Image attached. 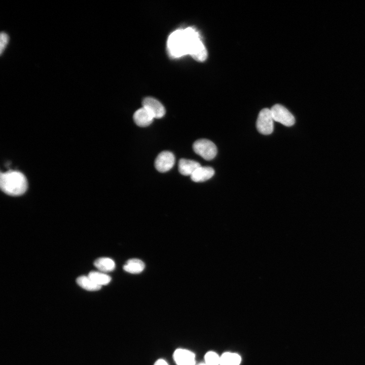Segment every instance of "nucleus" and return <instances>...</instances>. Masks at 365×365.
I'll use <instances>...</instances> for the list:
<instances>
[{
  "instance_id": "1",
  "label": "nucleus",
  "mask_w": 365,
  "mask_h": 365,
  "mask_svg": "<svg viewBox=\"0 0 365 365\" xmlns=\"http://www.w3.org/2000/svg\"><path fill=\"white\" fill-rule=\"evenodd\" d=\"M1 190L11 196H19L24 194L27 189V181L23 173L17 171L1 173L0 176Z\"/></svg>"
},
{
  "instance_id": "15",
  "label": "nucleus",
  "mask_w": 365,
  "mask_h": 365,
  "mask_svg": "<svg viewBox=\"0 0 365 365\" xmlns=\"http://www.w3.org/2000/svg\"><path fill=\"white\" fill-rule=\"evenodd\" d=\"M77 283L83 288L89 291L99 290L101 286L95 283L88 276H81L77 279Z\"/></svg>"
},
{
  "instance_id": "5",
  "label": "nucleus",
  "mask_w": 365,
  "mask_h": 365,
  "mask_svg": "<svg viewBox=\"0 0 365 365\" xmlns=\"http://www.w3.org/2000/svg\"><path fill=\"white\" fill-rule=\"evenodd\" d=\"M273 121L270 109H262L259 114L257 121L258 130L264 135L272 133L274 129Z\"/></svg>"
},
{
  "instance_id": "6",
  "label": "nucleus",
  "mask_w": 365,
  "mask_h": 365,
  "mask_svg": "<svg viewBox=\"0 0 365 365\" xmlns=\"http://www.w3.org/2000/svg\"><path fill=\"white\" fill-rule=\"evenodd\" d=\"M274 121L286 126H293L295 119L292 114L283 105L276 104L270 109Z\"/></svg>"
},
{
  "instance_id": "11",
  "label": "nucleus",
  "mask_w": 365,
  "mask_h": 365,
  "mask_svg": "<svg viewBox=\"0 0 365 365\" xmlns=\"http://www.w3.org/2000/svg\"><path fill=\"white\" fill-rule=\"evenodd\" d=\"M214 174V170L212 168L201 166L190 176L194 182H202L211 178Z\"/></svg>"
},
{
  "instance_id": "12",
  "label": "nucleus",
  "mask_w": 365,
  "mask_h": 365,
  "mask_svg": "<svg viewBox=\"0 0 365 365\" xmlns=\"http://www.w3.org/2000/svg\"><path fill=\"white\" fill-rule=\"evenodd\" d=\"M200 164L197 161L181 159L178 162V171L184 175H191L199 167Z\"/></svg>"
},
{
  "instance_id": "8",
  "label": "nucleus",
  "mask_w": 365,
  "mask_h": 365,
  "mask_svg": "<svg viewBox=\"0 0 365 365\" xmlns=\"http://www.w3.org/2000/svg\"><path fill=\"white\" fill-rule=\"evenodd\" d=\"M142 107L146 109L154 118H162L165 114V109L161 103L152 97L145 98L142 101Z\"/></svg>"
},
{
  "instance_id": "3",
  "label": "nucleus",
  "mask_w": 365,
  "mask_h": 365,
  "mask_svg": "<svg viewBox=\"0 0 365 365\" xmlns=\"http://www.w3.org/2000/svg\"><path fill=\"white\" fill-rule=\"evenodd\" d=\"M167 48L170 54L179 57L188 54V41L184 29H178L169 35Z\"/></svg>"
},
{
  "instance_id": "7",
  "label": "nucleus",
  "mask_w": 365,
  "mask_h": 365,
  "mask_svg": "<svg viewBox=\"0 0 365 365\" xmlns=\"http://www.w3.org/2000/svg\"><path fill=\"white\" fill-rule=\"evenodd\" d=\"M175 163V157L169 151H163L156 157L155 167L160 172H165L172 168Z\"/></svg>"
},
{
  "instance_id": "14",
  "label": "nucleus",
  "mask_w": 365,
  "mask_h": 365,
  "mask_svg": "<svg viewBox=\"0 0 365 365\" xmlns=\"http://www.w3.org/2000/svg\"><path fill=\"white\" fill-rule=\"evenodd\" d=\"M94 266L101 272H107L112 271L115 268L114 261L109 258H100L96 260Z\"/></svg>"
},
{
  "instance_id": "18",
  "label": "nucleus",
  "mask_w": 365,
  "mask_h": 365,
  "mask_svg": "<svg viewBox=\"0 0 365 365\" xmlns=\"http://www.w3.org/2000/svg\"><path fill=\"white\" fill-rule=\"evenodd\" d=\"M205 362L207 365H219L220 357L215 352H207L204 356Z\"/></svg>"
},
{
  "instance_id": "20",
  "label": "nucleus",
  "mask_w": 365,
  "mask_h": 365,
  "mask_svg": "<svg viewBox=\"0 0 365 365\" xmlns=\"http://www.w3.org/2000/svg\"><path fill=\"white\" fill-rule=\"evenodd\" d=\"M154 365H169L168 363L163 359H159L154 363Z\"/></svg>"
},
{
  "instance_id": "17",
  "label": "nucleus",
  "mask_w": 365,
  "mask_h": 365,
  "mask_svg": "<svg viewBox=\"0 0 365 365\" xmlns=\"http://www.w3.org/2000/svg\"><path fill=\"white\" fill-rule=\"evenodd\" d=\"M95 283L101 286L109 283L111 280V277L104 272L91 271L88 275Z\"/></svg>"
},
{
  "instance_id": "13",
  "label": "nucleus",
  "mask_w": 365,
  "mask_h": 365,
  "mask_svg": "<svg viewBox=\"0 0 365 365\" xmlns=\"http://www.w3.org/2000/svg\"><path fill=\"white\" fill-rule=\"evenodd\" d=\"M144 267V263L141 260L132 259L127 261L123 266V269L125 271L130 273L138 274L141 272Z\"/></svg>"
},
{
  "instance_id": "9",
  "label": "nucleus",
  "mask_w": 365,
  "mask_h": 365,
  "mask_svg": "<svg viewBox=\"0 0 365 365\" xmlns=\"http://www.w3.org/2000/svg\"><path fill=\"white\" fill-rule=\"evenodd\" d=\"M173 358L177 365H195V354L192 351L179 348L175 350Z\"/></svg>"
},
{
  "instance_id": "19",
  "label": "nucleus",
  "mask_w": 365,
  "mask_h": 365,
  "mask_svg": "<svg viewBox=\"0 0 365 365\" xmlns=\"http://www.w3.org/2000/svg\"><path fill=\"white\" fill-rule=\"evenodd\" d=\"M9 41V36L5 32H2L1 33V48L0 53L2 55L5 50Z\"/></svg>"
},
{
  "instance_id": "16",
  "label": "nucleus",
  "mask_w": 365,
  "mask_h": 365,
  "mask_svg": "<svg viewBox=\"0 0 365 365\" xmlns=\"http://www.w3.org/2000/svg\"><path fill=\"white\" fill-rule=\"evenodd\" d=\"M241 360L238 354L225 352L220 356V365H239Z\"/></svg>"
},
{
  "instance_id": "2",
  "label": "nucleus",
  "mask_w": 365,
  "mask_h": 365,
  "mask_svg": "<svg viewBox=\"0 0 365 365\" xmlns=\"http://www.w3.org/2000/svg\"><path fill=\"white\" fill-rule=\"evenodd\" d=\"M184 30L188 41V54L198 61L205 60L207 53L198 32L192 27H188Z\"/></svg>"
},
{
  "instance_id": "21",
  "label": "nucleus",
  "mask_w": 365,
  "mask_h": 365,
  "mask_svg": "<svg viewBox=\"0 0 365 365\" xmlns=\"http://www.w3.org/2000/svg\"><path fill=\"white\" fill-rule=\"evenodd\" d=\"M197 365H207V364L205 362H200Z\"/></svg>"
},
{
  "instance_id": "4",
  "label": "nucleus",
  "mask_w": 365,
  "mask_h": 365,
  "mask_svg": "<svg viewBox=\"0 0 365 365\" xmlns=\"http://www.w3.org/2000/svg\"><path fill=\"white\" fill-rule=\"evenodd\" d=\"M194 151L206 160L213 159L217 154V148L211 141L206 139H200L195 141L193 144Z\"/></svg>"
},
{
  "instance_id": "10",
  "label": "nucleus",
  "mask_w": 365,
  "mask_h": 365,
  "mask_svg": "<svg viewBox=\"0 0 365 365\" xmlns=\"http://www.w3.org/2000/svg\"><path fill=\"white\" fill-rule=\"evenodd\" d=\"M154 117L144 107L137 110L133 115V120L135 124L140 127H146L150 125Z\"/></svg>"
}]
</instances>
